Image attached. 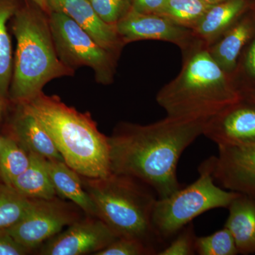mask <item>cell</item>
Instances as JSON below:
<instances>
[{
  "mask_svg": "<svg viewBox=\"0 0 255 255\" xmlns=\"http://www.w3.org/2000/svg\"><path fill=\"white\" fill-rule=\"evenodd\" d=\"M206 122L167 116L148 125L119 124L108 137L112 173L145 183L158 199L172 195L181 188L177 176L179 159L203 135Z\"/></svg>",
  "mask_w": 255,
  "mask_h": 255,
  "instance_id": "1",
  "label": "cell"
},
{
  "mask_svg": "<svg viewBox=\"0 0 255 255\" xmlns=\"http://www.w3.org/2000/svg\"><path fill=\"white\" fill-rule=\"evenodd\" d=\"M182 54L180 72L156 96L167 117L208 121L243 99L232 77L223 71L202 43L196 42Z\"/></svg>",
  "mask_w": 255,
  "mask_h": 255,
  "instance_id": "2",
  "label": "cell"
},
{
  "mask_svg": "<svg viewBox=\"0 0 255 255\" xmlns=\"http://www.w3.org/2000/svg\"><path fill=\"white\" fill-rule=\"evenodd\" d=\"M18 104L38 119L64 162L80 175L99 179L112 174L108 137L98 130L90 114L80 113L57 96L43 92Z\"/></svg>",
  "mask_w": 255,
  "mask_h": 255,
  "instance_id": "3",
  "label": "cell"
},
{
  "mask_svg": "<svg viewBox=\"0 0 255 255\" xmlns=\"http://www.w3.org/2000/svg\"><path fill=\"white\" fill-rule=\"evenodd\" d=\"M24 1L12 17L16 50L8 97L16 104L34 98L52 80L75 74L57 53L49 14L31 0Z\"/></svg>",
  "mask_w": 255,
  "mask_h": 255,
  "instance_id": "4",
  "label": "cell"
},
{
  "mask_svg": "<svg viewBox=\"0 0 255 255\" xmlns=\"http://www.w3.org/2000/svg\"><path fill=\"white\" fill-rule=\"evenodd\" d=\"M82 180L97 207L99 219L119 238L142 242L155 255L163 248L164 241L152 225L158 196L152 188L135 178L114 173L99 179L82 177Z\"/></svg>",
  "mask_w": 255,
  "mask_h": 255,
  "instance_id": "5",
  "label": "cell"
},
{
  "mask_svg": "<svg viewBox=\"0 0 255 255\" xmlns=\"http://www.w3.org/2000/svg\"><path fill=\"white\" fill-rule=\"evenodd\" d=\"M199 172V177L190 185L156 201L152 225L162 241L173 237L199 215L211 209L228 208L241 194L216 185L211 157L201 164Z\"/></svg>",
  "mask_w": 255,
  "mask_h": 255,
  "instance_id": "6",
  "label": "cell"
},
{
  "mask_svg": "<svg viewBox=\"0 0 255 255\" xmlns=\"http://www.w3.org/2000/svg\"><path fill=\"white\" fill-rule=\"evenodd\" d=\"M52 36L62 63L75 70L88 67L96 82L108 85L114 80L119 54L100 46L85 29L68 16L52 11L49 14Z\"/></svg>",
  "mask_w": 255,
  "mask_h": 255,
  "instance_id": "7",
  "label": "cell"
},
{
  "mask_svg": "<svg viewBox=\"0 0 255 255\" xmlns=\"http://www.w3.org/2000/svg\"><path fill=\"white\" fill-rule=\"evenodd\" d=\"M78 220L73 206L56 198L32 199L22 219L6 230L15 241L31 251Z\"/></svg>",
  "mask_w": 255,
  "mask_h": 255,
  "instance_id": "8",
  "label": "cell"
},
{
  "mask_svg": "<svg viewBox=\"0 0 255 255\" xmlns=\"http://www.w3.org/2000/svg\"><path fill=\"white\" fill-rule=\"evenodd\" d=\"M116 28L126 45L142 40H157L177 45L184 52L198 41L192 30L162 15L143 14L132 9L116 24Z\"/></svg>",
  "mask_w": 255,
  "mask_h": 255,
  "instance_id": "9",
  "label": "cell"
},
{
  "mask_svg": "<svg viewBox=\"0 0 255 255\" xmlns=\"http://www.w3.org/2000/svg\"><path fill=\"white\" fill-rule=\"evenodd\" d=\"M118 236L103 221L97 217L78 220L68 229L50 238L40 254L81 255L97 253L107 248ZM94 253V254H95Z\"/></svg>",
  "mask_w": 255,
  "mask_h": 255,
  "instance_id": "10",
  "label": "cell"
},
{
  "mask_svg": "<svg viewBox=\"0 0 255 255\" xmlns=\"http://www.w3.org/2000/svg\"><path fill=\"white\" fill-rule=\"evenodd\" d=\"M203 135L218 147L255 143V105L243 100L206 122Z\"/></svg>",
  "mask_w": 255,
  "mask_h": 255,
  "instance_id": "11",
  "label": "cell"
},
{
  "mask_svg": "<svg viewBox=\"0 0 255 255\" xmlns=\"http://www.w3.org/2000/svg\"><path fill=\"white\" fill-rule=\"evenodd\" d=\"M215 181L229 191L255 196V143L219 147L211 157Z\"/></svg>",
  "mask_w": 255,
  "mask_h": 255,
  "instance_id": "12",
  "label": "cell"
},
{
  "mask_svg": "<svg viewBox=\"0 0 255 255\" xmlns=\"http://www.w3.org/2000/svg\"><path fill=\"white\" fill-rule=\"evenodd\" d=\"M49 14L63 13L71 18L100 46L117 54L126 46L115 25L105 22L89 0H46Z\"/></svg>",
  "mask_w": 255,
  "mask_h": 255,
  "instance_id": "13",
  "label": "cell"
},
{
  "mask_svg": "<svg viewBox=\"0 0 255 255\" xmlns=\"http://www.w3.org/2000/svg\"><path fill=\"white\" fill-rule=\"evenodd\" d=\"M255 36V14L251 8L216 43L208 48L210 55L223 71L233 78L243 50Z\"/></svg>",
  "mask_w": 255,
  "mask_h": 255,
  "instance_id": "14",
  "label": "cell"
},
{
  "mask_svg": "<svg viewBox=\"0 0 255 255\" xmlns=\"http://www.w3.org/2000/svg\"><path fill=\"white\" fill-rule=\"evenodd\" d=\"M253 1V0H226L212 5L192 29L194 36L209 48L251 9Z\"/></svg>",
  "mask_w": 255,
  "mask_h": 255,
  "instance_id": "15",
  "label": "cell"
},
{
  "mask_svg": "<svg viewBox=\"0 0 255 255\" xmlns=\"http://www.w3.org/2000/svg\"><path fill=\"white\" fill-rule=\"evenodd\" d=\"M11 128L16 140L28 151L48 160L64 161L53 138L38 119L17 104Z\"/></svg>",
  "mask_w": 255,
  "mask_h": 255,
  "instance_id": "16",
  "label": "cell"
},
{
  "mask_svg": "<svg viewBox=\"0 0 255 255\" xmlns=\"http://www.w3.org/2000/svg\"><path fill=\"white\" fill-rule=\"evenodd\" d=\"M228 208L225 228L232 234L238 253H255V196L240 194Z\"/></svg>",
  "mask_w": 255,
  "mask_h": 255,
  "instance_id": "17",
  "label": "cell"
},
{
  "mask_svg": "<svg viewBox=\"0 0 255 255\" xmlns=\"http://www.w3.org/2000/svg\"><path fill=\"white\" fill-rule=\"evenodd\" d=\"M50 178L57 194L72 201L88 216L98 218V211L82 184L81 175L64 161L48 160Z\"/></svg>",
  "mask_w": 255,
  "mask_h": 255,
  "instance_id": "18",
  "label": "cell"
},
{
  "mask_svg": "<svg viewBox=\"0 0 255 255\" xmlns=\"http://www.w3.org/2000/svg\"><path fill=\"white\" fill-rule=\"evenodd\" d=\"M29 154V165L15 179L11 187L30 199L55 198L58 194L50 178L48 159L32 152Z\"/></svg>",
  "mask_w": 255,
  "mask_h": 255,
  "instance_id": "19",
  "label": "cell"
},
{
  "mask_svg": "<svg viewBox=\"0 0 255 255\" xmlns=\"http://www.w3.org/2000/svg\"><path fill=\"white\" fill-rule=\"evenodd\" d=\"M17 0H0V97L9 96L12 77V51L11 39L7 29V22L17 10Z\"/></svg>",
  "mask_w": 255,
  "mask_h": 255,
  "instance_id": "20",
  "label": "cell"
},
{
  "mask_svg": "<svg viewBox=\"0 0 255 255\" xmlns=\"http://www.w3.org/2000/svg\"><path fill=\"white\" fill-rule=\"evenodd\" d=\"M30 154L12 137H2L0 149V178L11 187L15 179L27 169Z\"/></svg>",
  "mask_w": 255,
  "mask_h": 255,
  "instance_id": "21",
  "label": "cell"
},
{
  "mask_svg": "<svg viewBox=\"0 0 255 255\" xmlns=\"http://www.w3.org/2000/svg\"><path fill=\"white\" fill-rule=\"evenodd\" d=\"M212 5L204 0H167L159 14L192 30Z\"/></svg>",
  "mask_w": 255,
  "mask_h": 255,
  "instance_id": "22",
  "label": "cell"
},
{
  "mask_svg": "<svg viewBox=\"0 0 255 255\" xmlns=\"http://www.w3.org/2000/svg\"><path fill=\"white\" fill-rule=\"evenodd\" d=\"M31 201L14 188L0 184V229L12 227L21 221L29 209Z\"/></svg>",
  "mask_w": 255,
  "mask_h": 255,
  "instance_id": "23",
  "label": "cell"
},
{
  "mask_svg": "<svg viewBox=\"0 0 255 255\" xmlns=\"http://www.w3.org/2000/svg\"><path fill=\"white\" fill-rule=\"evenodd\" d=\"M196 253L200 255H236L239 254L236 242L229 230H222L204 237H196Z\"/></svg>",
  "mask_w": 255,
  "mask_h": 255,
  "instance_id": "24",
  "label": "cell"
},
{
  "mask_svg": "<svg viewBox=\"0 0 255 255\" xmlns=\"http://www.w3.org/2000/svg\"><path fill=\"white\" fill-rule=\"evenodd\" d=\"M240 91L255 87V36L248 43L238 60L233 77Z\"/></svg>",
  "mask_w": 255,
  "mask_h": 255,
  "instance_id": "25",
  "label": "cell"
},
{
  "mask_svg": "<svg viewBox=\"0 0 255 255\" xmlns=\"http://www.w3.org/2000/svg\"><path fill=\"white\" fill-rule=\"evenodd\" d=\"M105 22L115 25L132 10V0H89Z\"/></svg>",
  "mask_w": 255,
  "mask_h": 255,
  "instance_id": "26",
  "label": "cell"
},
{
  "mask_svg": "<svg viewBox=\"0 0 255 255\" xmlns=\"http://www.w3.org/2000/svg\"><path fill=\"white\" fill-rule=\"evenodd\" d=\"M196 236L194 227L189 223L177 233V237L168 246L157 253L158 255H191L196 253Z\"/></svg>",
  "mask_w": 255,
  "mask_h": 255,
  "instance_id": "27",
  "label": "cell"
},
{
  "mask_svg": "<svg viewBox=\"0 0 255 255\" xmlns=\"http://www.w3.org/2000/svg\"><path fill=\"white\" fill-rule=\"evenodd\" d=\"M95 255H155L154 252L142 242L128 238H118L105 249Z\"/></svg>",
  "mask_w": 255,
  "mask_h": 255,
  "instance_id": "28",
  "label": "cell"
},
{
  "mask_svg": "<svg viewBox=\"0 0 255 255\" xmlns=\"http://www.w3.org/2000/svg\"><path fill=\"white\" fill-rule=\"evenodd\" d=\"M31 251L15 241L6 229H0V255H23Z\"/></svg>",
  "mask_w": 255,
  "mask_h": 255,
  "instance_id": "29",
  "label": "cell"
},
{
  "mask_svg": "<svg viewBox=\"0 0 255 255\" xmlns=\"http://www.w3.org/2000/svg\"><path fill=\"white\" fill-rule=\"evenodd\" d=\"M132 9L143 14H159L167 0H132Z\"/></svg>",
  "mask_w": 255,
  "mask_h": 255,
  "instance_id": "30",
  "label": "cell"
},
{
  "mask_svg": "<svg viewBox=\"0 0 255 255\" xmlns=\"http://www.w3.org/2000/svg\"><path fill=\"white\" fill-rule=\"evenodd\" d=\"M241 95L243 100L255 105V87L242 90Z\"/></svg>",
  "mask_w": 255,
  "mask_h": 255,
  "instance_id": "31",
  "label": "cell"
},
{
  "mask_svg": "<svg viewBox=\"0 0 255 255\" xmlns=\"http://www.w3.org/2000/svg\"><path fill=\"white\" fill-rule=\"evenodd\" d=\"M31 1L36 3V4H38V6H41L42 9H44L47 13L49 14V10H48L46 0H31Z\"/></svg>",
  "mask_w": 255,
  "mask_h": 255,
  "instance_id": "32",
  "label": "cell"
},
{
  "mask_svg": "<svg viewBox=\"0 0 255 255\" xmlns=\"http://www.w3.org/2000/svg\"><path fill=\"white\" fill-rule=\"evenodd\" d=\"M206 2L209 3L210 4H216L218 3L222 2V1H226V0H204Z\"/></svg>",
  "mask_w": 255,
  "mask_h": 255,
  "instance_id": "33",
  "label": "cell"
},
{
  "mask_svg": "<svg viewBox=\"0 0 255 255\" xmlns=\"http://www.w3.org/2000/svg\"><path fill=\"white\" fill-rule=\"evenodd\" d=\"M4 99L0 97V119H1V114H2L3 110H4Z\"/></svg>",
  "mask_w": 255,
  "mask_h": 255,
  "instance_id": "34",
  "label": "cell"
},
{
  "mask_svg": "<svg viewBox=\"0 0 255 255\" xmlns=\"http://www.w3.org/2000/svg\"><path fill=\"white\" fill-rule=\"evenodd\" d=\"M251 9L254 11L255 14V0H253V4H252Z\"/></svg>",
  "mask_w": 255,
  "mask_h": 255,
  "instance_id": "35",
  "label": "cell"
},
{
  "mask_svg": "<svg viewBox=\"0 0 255 255\" xmlns=\"http://www.w3.org/2000/svg\"><path fill=\"white\" fill-rule=\"evenodd\" d=\"M2 137L0 135V149H1V142H2Z\"/></svg>",
  "mask_w": 255,
  "mask_h": 255,
  "instance_id": "36",
  "label": "cell"
}]
</instances>
